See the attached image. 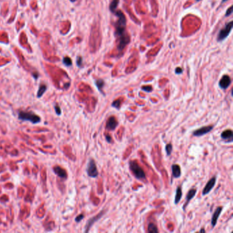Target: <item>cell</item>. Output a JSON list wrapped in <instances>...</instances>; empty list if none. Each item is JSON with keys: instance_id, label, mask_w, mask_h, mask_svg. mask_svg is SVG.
Instances as JSON below:
<instances>
[{"instance_id": "6da1fadb", "label": "cell", "mask_w": 233, "mask_h": 233, "mask_svg": "<svg viewBox=\"0 0 233 233\" xmlns=\"http://www.w3.org/2000/svg\"><path fill=\"white\" fill-rule=\"evenodd\" d=\"M117 16V20L115 23V36L117 38V47L120 51H122L129 43L130 38L126 32L127 19L121 11L117 10L115 12Z\"/></svg>"}, {"instance_id": "7a4b0ae2", "label": "cell", "mask_w": 233, "mask_h": 233, "mask_svg": "<svg viewBox=\"0 0 233 233\" xmlns=\"http://www.w3.org/2000/svg\"><path fill=\"white\" fill-rule=\"evenodd\" d=\"M129 165L130 170L135 178L140 180L146 179L145 172L136 161H130Z\"/></svg>"}, {"instance_id": "3957f363", "label": "cell", "mask_w": 233, "mask_h": 233, "mask_svg": "<svg viewBox=\"0 0 233 233\" xmlns=\"http://www.w3.org/2000/svg\"><path fill=\"white\" fill-rule=\"evenodd\" d=\"M18 118L23 121H29L33 124H36L40 122V118L36 114L31 111H21L18 114Z\"/></svg>"}, {"instance_id": "277c9868", "label": "cell", "mask_w": 233, "mask_h": 233, "mask_svg": "<svg viewBox=\"0 0 233 233\" xmlns=\"http://www.w3.org/2000/svg\"><path fill=\"white\" fill-rule=\"evenodd\" d=\"M86 172L88 176L91 178H96L99 175V172H98L95 161L94 159H90L89 160L87 168H86Z\"/></svg>"}, {"instance_id": "5b68a950", "label": "cell", "mask_w": 233, "mask_h": 233, "mask_svg": "<svg viewBox=\"0 0 233 233\" xmlns=\"http://www.w3.org/2000/svg\"><path fill=\"white\" fill-rule=\"evenodd\" d=\"M232 24H233L232 21L229 22L226 25H225L224 28L221 29L220 30V32H219V34H218L217 36L218 42H221V41L224 40L225 38L229 35V34L230 33L232 28Z\"/></svg>"}, {"instance_id": "8992f818", "label": "cell", "mask_w": 233, "mask_h": 233, "mask_svg": "<svg viewBox=\"0 0 233 233\" xmlns=\"http://www.w3.org/2000/svg\"><path fill=\"white\" fill-rule=\"evenodd\" d=\"M213 127H214L213 125H208V126H205V127H202L201 128H199V129L194 131L193 135L195 137L202 136V135H205L206 134L209 133V132H210V131L213 130Z\"/></svg>"}, {"instance_id": "52a82bcc", "label": "cell", "mask_w": 233, "mask_h": 233, "mask_svg": "<svg viewBox=\"0 0 233 233\" xmlns=\"http://www.w3.org/2000/svg\"><path fill=\"white\" fill-rule=\"evenodd\" d=\"M118 125V120H116L115 116H110L107 120L106 126H105V129L108 131H114L116 128H117Z\"/></svg>"}, {"instance_id": "ba28073f", "label": "cell", "mask_w": 233, "mask_h": 233, "mask_svg": "<svg viewBox=\"0 0 233 233\" xmlns=\"http://www.w3.org/2000/svg\"><path fill=\"white\" fill-rule=\"evenodd\" d=\"M215 183H216V177L215 176H213V178H211L209 180L208 183H206V185L204 187V189H203L202 195H205L209 194L210 192V191L213 189V187H215Z\"/></svg>"}, {"instance_id": "9c48e42d", "label": "cell", "mask_w": 233, "mask_h": 233, "mask_svg": "<svg viewBox=\"0 0 233 233\" xmlns=\"http://www.w3.org/2000/svg\"><path fill=\"white\" fill-rule=\"evenodd\" d=\"M104 211L103 210H101V211L98 214V215H96V216L93 217L92 218H90V219L87 221V224H86V225H85V232H88L90 228L92 227V225L95 224L96 221L99 220V219H101V217H102L103 215L104 214Z\"/></svg>"}, {"instance_id": "30bf717a", "label": "cell", "mask_w": 233, "mask_h": 233, "mask_svg": "<svg viewBox=\"0 0 233 233\" xmlns=\"http://www.w3.org/2000/svg\"><path fill=\"white\" fill-rule=\"evenodd\" d=\"M230 84H231L230 77H229L228 75H224L219 82V85L221 89L225 90L230 86Z\"/></svg>"}, {"instance_id": "8fae6325", "label": "cell", "mask_w": 233, "mask_h": 233, "mask_svg": "<svg viewBox=\"0 0 233 233\" xmlns=\"http://www.w3.org/2000/svg\"><path fill=\"white\" fill-rule=\"evenodd\" d=\"M222 206H218V207H217V209H215V212H214V213L213 214V217H212V219H211V225L213 227H215L217 223V220L218 219H219V217L220 215V214L221 213V211H222Z\"/></svg>"}, {"instance_id": "7c38bea8", "label": "cell", "mask_w": 233, "mask_h": 233, "mask_svg": "<svg viewBox=\"0 0 233 233\" xmlns=\"http://www.w3.org/2000/svg\"><path fill=\"white\" fill-rule=\"evenodd\" d=\"M221 137L222 140L228 142H232L233 140V133L230 129H226L221 133Z\"/></svg>"}, {"instance_id": "4fadbf2b", "label": "cell", "mask_w": 233, "mask_h": 233, "mask_svg": "<svg viewBox=\"0 0 233 233\" xmlns=\"http://www.w3.org/2000/svg\"><path fill=\"white\" fill-rule=\"evenodd\" d=\"M196 193H197V189H195V188L191 189L189 191H188L186 195V202L183 206V209H185V208L187 206V205L189 204V202L195 197Z\"/></svg>"}, {"instance_id": "5bb4252c", "label": "cell", "mask_w": 233, "mask_h": 233, "mask_svg": "<svg viewBox=\"0 0 233 233\" xmlns=\"http://www.w3.org/2000/svg\"><path fill=\"white\" fill-rule=\"evenodd\" d=\"M54 172L56 175H58L60 178L66 179H67V173L65 169L60 166H54Z\"/></svg>"}, {"instance_id": "9a60e30c", "label": "cell", "mask_w": 233, "mask_h": 233, "mask_svg": "<svg viewBox=\"0 0 233 233\" xmlns=\"http://www.w3.org/2000/svg\"><path fill=\"white\" fill-rule=\"evenodd\" d=\"M171 168L173 177L174 179L180 178L181 176V170H180V165L178 164H173Z\"/></svg>"}, {"instance_id": "2e32d148", "label": "cell", "mask_w": 233, "mask_h": 233, "mask_svg": "<svg viewBox=\"0 0 233 233\" xmlns=\"http://www.w3.org/2000/svg\"><path fill=\"white\" fill-rule=\"evenodd\" d=\"M182 188L181 187H177L176 188V195H175V198H174V204L177 205L179 203L182 198Z\"/></svg>"}, {"instance_id": "e0dca14e", "label": "cell", "mask_w": 233, "mask_h": 233, "mask_svg": "<svg viewBox=\"0 0 233 233\" xmlns=\"http://www.w3.org/2000/svg\"><path fill=\"white\" fill-rule=\"evenodd\" d=\"M118 3L119 0H111V3L110 4V10L112 13H115Z\"/></svg>"}, {"instance_id": "ac0fdd59", "label": "cell", "mask_w": 233, "mask_h": 233, "mask_svg": "<svg viewBox=\"0 0 233 233\" xmlns=\"http://www.w3.org/2000/svg\"><path fill=\"white\" fill-rule=\"evenodd\" d=\"M148 232L149 233H157L159 232L157 225L153 223H150L148 226Z\"/></svg>"}, {"instance_id": "d6986e66", "label": "cell", "mask_w": 233, "mask_h": 233, "mask_svg": "<svg viewBox=\"0 0 233 233\" xmlns=\"http://www.w3.org/2000/svg\"><path fill=\"white\" fill-rule=\"evenodd\" d=\"M95 84L98 90H99L101 92H103V88L105 85L104 81L103 80H97L95 82Z\"/></svg>"}, {"instance_id": "ffe728a7", "label": "cell", "mask_w": 233, "mask_h": 233, "mask_svg": "<svg viewBox=\"0 0 233 233\" xmlns=\"http://www.w3.org/2000/svg\"><path fill=\"white\" fill-rule=\"evenodd\" d=\"M47 90V86L45 85H41L40 86V88L39 89V91H38V93H37V96L39 98H40L41 96H42L43 95V94L44 93V92L46 91Z\"/></svg>"}, {"instance_id": "44dd1931", "label": "cell", "mask_w": 233, "mask_h": 233, "mask_svg": "<svg viewBox=\"0 0 233 233\" xmlns=\"http://www.w3.org/2000/svg\"><path fill=\"white\" fill-rule=\"evenodd\" d=\"M111 106L115 107L116 109H117V110H119L120 108V106H121V101L120 99L115 100L114 102L111 103Z\"/></svg>"}, {"instance_id": "7402d4cb", "label": "cell", "mask_w": 233, "mask_h": 233, "mask_svg": "<svg viewBox=\"0 0 233 233\" xmlns=\"http://www.w3.org/2000/svg\"><path fill=\"white\" fill-rule=\"evenodd\" d=\"M172 149H173V146L171 144H168L166 146H165V151H166V154L168 156L171 155Z\"/></svg>"}, {"instance_id": "603a6c76", "label": "cell", "mask_w": 233, "mask_h": 233, "mask_svg": "<svg viewBox=\"0 0 233 233\" xmlns=\"http://www.w3.org/2000/svg\"><path fill=\"white\" fill-rule=\"evenodd\" d=\"M142 90H144V91H146V92H151L153 90V88H152V86H150V85H144V86H142Z\"/></svg>"}, {"instance_id": "cb8c5ba5", "label": "cell", "mask_w": 233, "mask_h": 233, "mask_svg": "<svg viewBox=\"0 0 233 233\" xmlns=\"http://www.w3.org/2000/svg\"><path fill=\"white\" fill-rule=\"evenodd\" d=\"M64 63H65L66 66H70L71 64H72L70 59L69 58H67V57L64 59Z\"/></svg>"}, {"instance_id": "d4e9b609", "label": "cell", "mask_w": 233, "mask_h": 233, "mask_svg": "<svg viewBox=\"0 0 233 233\" xmlns=\"http://www.w3.org/2000/svg\"><path fill=\"white\" fill-rule=\"evenodd\" d=\"M84 218V215H83V214H80V215H79L76 218H75V221H76V222H80V221H81Z\"/></svg>"}, {"instance_id": "484cf974", "label": "cell", "mask_w": 233, "mask_h": 233, "mask_svg": "<svg viewBox=\"0 0 233 233\" xmlns=\"http://www.w3.org/2000/svg\"><path fill=\"white\" fill-rule=\"evenodd\" d=\"M55 113L57 114L58 116H60V114H61V109L60 108V107L58 106V105H55Z\"/></svg>"}, {"instance_id": "4316f807", "label": "cell", "mask_w": 233, "mask_h": 233, "mask_svg": "<svg viewBox=\"0 0 233 233\" xmlns=\"http://www.w3.org/2000/svg\"><path fill=\"white\" fill-rule=\"evenodd\" d=\"M105 140L108 142V143H111L112 142V137L110 135L107 134L105 135Z\"/></svg>"}, {"instance_id": "83f0119b", "label": "cell", "mask_w": 233, "mask_h": 233, "mask_svg": "<svg viewBox=\"0 0 233 233\" xmlns=\"http://www.w3.org/2000/svg\"><path fill=\"white\" fill-rule=\"evenodd\" d=\"M232 6H230L229 8L226 11V13H225V17H228V16H230V15L232 14Z\"/></svg>"}, {"instance_id": "f1b7e54d", "label": "cell", "mask_w": 233, "mask_h": 233, "mask_svg": "<svg viewBox=\"0 0 233 233\" xmlns=\"http://www.w3.org/2000/svg\"><path fill=\"white\" fill-rule=\"evenodd\" d=\"M183 73V69H181V68L180 67H178L176 68V69H175V73L176 74H181Z\"/></svg>"}, {"instance_id": "f546056e", "label": "cell", "mask_w": 233, "mask_h": 233, "mask_svg": "<svg viewBox=\"0 0 233 233\" xmlns=\"http://www.w3.org/2000/svg\"><path fill=\"white\" fill-rule=\"evenodd\" d=\"M81 61H82V58L81 57H79L77 59V65L79 66H80L81 65Z\"/></svg>"}, {"instance_id": "4dcf8cb0", "label": "cell", "mask_w": 233, "mask_h": 233, "mask_svg": "<svg viewBox=\"0 0 233 233\" xmlns=\"http://www.w3.org/2000/svg\"><path fill=\"white\" fill-rule=\"evenodd\" d=\"M228 1V0H222V1H221V3H225V2H227Z\"/></svg>"}, {"instance_id": "1f68e13d", "label": "cell", "mask_w": 233, "mask_h": 233, "mask_svg": "<svg viewBox=\"0 0 233 233\" xmlns=\"http://www.w3.org/2000/svg\"><path fill=\"white\" fill-rule=\"evenodd\" d=\"M205 232V229H202V230H200V232Z\"/></svg>"}, {"instance_id": "d6a6232c", "label": "cell", "mask_w": 233, "mask_h": 233, "mask_svg": "<svg viewBox=\"0 0 233 233\" xmlns=\"http://www.w3.org/2000/svg\"><path fill=\"white\" fill-rule=\"evenodd\" d=\"M195 1H196V2H199V1H200V0H195Z\"/></svg>"}, {"instance_id": "836d02e7", "label": "cell", "mask_w": 233, "mask_h": 233, "mask_svg": "<svg viewBox=\"0 0 233 233\" xmlns=\"http://www.w3.org/2000/svg\"><path fill=\"white\" fill-rule=\"evenodd\" d=\"M71 1H72V2H75V0H71Z\"/></svg>"}]
</instances>
